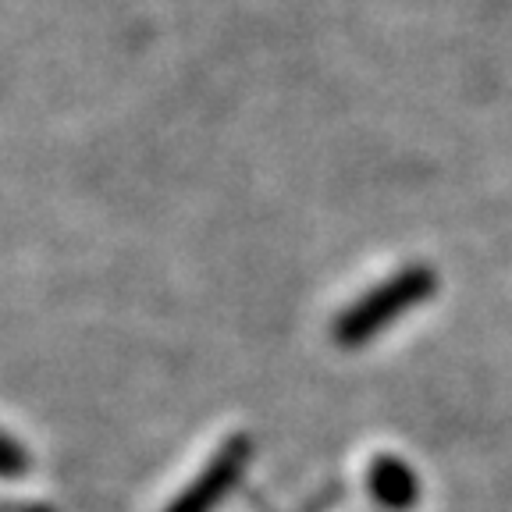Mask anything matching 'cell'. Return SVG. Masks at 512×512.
Instances as JSON below:
<instances>
[{"instance_id":"6da1fadb","label":"cell","mask_w":512,"mask_h":512,"mask_svg":"<svg viewBox=\"0 0 512 512\" xmlns=\"http://www.w3.org/2000/svg\"><path fill=\"white\" fill-rule=\"evenodd\" d=\"M438 292V274L434 267H402L399 274H392L388 281L360 296L342 317L335 320V328H331V338L335 345L342 349H360L367 345L374 335H381L384 328H392L395 320L406 317L413 306L427 303V299Z\"/></svg>"},{"instance_id":"7a4b0ae2","label":"cell","mask_w":512,"mask_h":512,"mask_svg":"<svg viewBox=\"0 0 512 512\" xmlns=\"http://www.w3.org/2000/svg\"><path fill=\"white\" fill-rule=\"evenodd\" d=\"M249 459H253V438L249 434H232L228 441H221V448L203 466V473H196L189 488L164 512H214L242 480Z\"/></svg>"},{"instance_id":"3957f363","label":"cell","mask_w":512,"mask_h":512,"mask_svg":"<svg viewBox=\"0 0 512 512\" xmlns=\"http://www.w3.org/2000/svg\"><path fill=\"white\" fill-rule=\"evenodd\" d=\"M367 480H370V491L377 495V502H384L388 509H409L416 502V477L399 459H377L370 466Z\"/></svg>"},{"instance_id":"277c9868","label":"cell","mask_w":512,"mask_h":512,"mask_svg":"<svg viewBox=\"0 0 512 512\" xmlns=\"http://www.w3.org/2000/svg\"><path fill=\"white\" fill-rule=\"evenodd\" d=\"M32 470V456L18 445L11 434L0 431V477L4 480H18Z\"/></svg>"},{"instance_id":"5b68a950","label":"cell","mask_w":512,"mask_h":512,"mask_svg":"<svg viewBox=\"0 0 512 512\" xmlns=\"http://www.w3.org/2000/svg\"><path fill=\"white\" fill-rule=\"evenodd\" d=\"M0 512H57L47 502H22V498H0Z\"/></svg>"}]
</instances>
